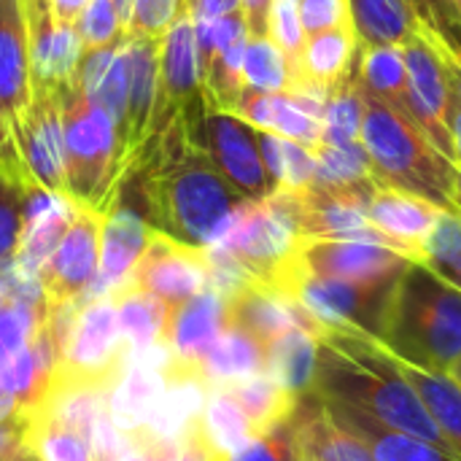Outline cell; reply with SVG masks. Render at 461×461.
Wrapping results in <instances>:
<instances>
[{"label": "cell", "mask_w": 461, "mask_h": 461, "mask_svg": "<svg viewBox=\"0 0 461 461\" xmlns=\"http://www.w3.org/2000/svg\"><path fill=\"white\" fill-rule=\"evenodd\" d=\"M454 3V8H456V14H459V19H461V0H451Z\"/></svg>", "instance_id": "6125c7cd"}, {"label": "cell", "mask_w": 461, "mask_h": 461, "mask_svg": "<svg viewBox=\"0 0 461 461\" xmlns=\"http://www.w3.org/2000/svg\"><path fill=\"white\" fill-rule=\"evenodd\" d=\"M348 22L362 46H402L419 27L408 0H346Z\"/></svg>", "instance_id": "f546056e"}, {"label": "cell", "mask_w": 461, "mask_h": 461, "mask_svg": "<svg viewBox=\"0 0 461 461\" xmlns=\"http://www.w3.org/2000/svg\"><path fill=\"white\" fill-rule=\"evenodd\" d=\"M65 130L68 197L105 213L116 203V189L130 167L116 124L76 84L59 100Z\"/></svg>", "instance_id": "5b68a950"}, {"label": "cell", "mask_w": 461, "mask_h": 461, "mask_svg": "<svg viewBox=\"0 0 461 461\" xmlns=\"http://www.w3.org/2000/svg\"><path fill=\"white\" fill-rule=\"evenodd\" d=\"M113 3H116V11H119L122 22L127 24V22H130V3H132V0H113Z\"/></svg>", "instance_id": "6f0895ef"}, {"label": "cell", "mask_w": 461, "mask_h": 461, "mask_svg": "<svg viewBox=\"0 0 461 461\" xmlns=\"http://www.w3.org/2000/svg\"><path fill=\"white\" fill-rule=\"evenodd\" d=\"M400 278L370 281V284L343 281V278L300 273L289 262L276 289L292 294L321 327L354 330L381 340Z\"/></svg>", "instance_id": "8992f818"}, {"label": "cell", "mask_w": 461, "mask_h": 461, "mask_svg": "<svg viewBox=\"0 0 461 461\" xmlns=\"http://www.w3.org/2000/svg\"><path fill=\"white\" fill-rule=\"evenodd\" d=\"M165 394V370L140 354H127L122 378L108 392V416L122 435L140 432L151 424Z\"/></svg>", "instance_id": "484cf974"}, {"label": "cell", "mask_w": 461, "mask_h": 461, "mask_svg": "<svg viewBox=\"0 0 461 461\" xmlns=\"http://www.w3.org/2000/svg\"><path fill=\"white\" fill-rule=\"evenodd\" d=\"M203 105H205V97H203V76H200L194 16L186 8L170 24V30L162 35L157 103H154V116H151L149 138H146L143 146L157 140L176 119H181V116L203 108Z\"/></svg>", "instance_id": "8fae6325"}, {"label": "cell", "mask_w": 461, "mask_h": 461, "mask_svg": "<svg viewBox=\"0 0 461 461\" xmlns=\"http://www.w3.org/2000/svg\"><path fill=\"white\" fill-rule=\"evenodd\" d=\"M394 357V354H392ZM397 359V357H394ZM402 375L411 381V386L419 392L421 402L427 405L429 416L446 435L451 451L461 459V386L448 373H432L413 367L402 359H397Z\"/></svg>", "instance_id": "d6a6232c"}, {"label": "cell", "mask_w": 461, "mask_h": 461, "mask_svg": "<svg viewBox=\"0 0 461 461\" xmlns=\"http://www.w3.org/2000/svg\"><path fill=\"white\" fill-rule=\"evenodd\" d=\"M184 11H186V0H132L127 32L162 38Z\"/></svg>", "instance_id": "b9f144b4"}, {"label": "cell", "mask_w": 461, "mask_h": 461, "mask_svg": "<svg viewBox=\"0 0 461 461\" xmlns=\"http://www.w3.org/2000/svg\"><path fill=\"white\" fill-rule=\"evenodd\" d=\"M319 346H321L319 332L294 327L265 348V373L276 378L286 392L303 397L313 386Z\"/></svg>", "instance_id": "83f0119b"}, {"label": "cell", "mask_w": 461, "mask_h": 461, "mask_svg": "<svg viewBox=\"0 0 461 461\" xmlns=\"http://www.w3.org/2000/svg\"><path fill=\"white\" fill-rule=\"evenodd\" d=\"M259 149L267 165V173L278 189H303L313 184L316 176V149H308L297 140L281 138L276 132L259 130Z\"/></svg>", "instance_id": "e575fe53"}, {"label": "cell", "mask_w": 461, "mask_h": 461, "mask_svg": "<svg viewBox=\"0 0 461 461\" xmlns=\"http://www.w3.org/2000/svg\"><path fill=\"white\" fill-rule=\"evenodd\" d=\"M138 159L146 167L143 192L151 216L149 224L181 243L197 249L216 246L249 203L219 173L208 151L189 138L181 119L143 146Z\"/></svg>", "instance_id": "6da1fadb"}, {"label": "cell", "mask_w": 461, "mask_h": 461, "mask_svg": "<svg viewBox=\"0 0 461 461\" xmlns=\"http://www.w3.org/2000/svg\"><path fill=\"white\" fill-rule=\"evenodd\" d=\"M435 273H440L443 278H448L454 286H459L461 289V251L459 254H454L451 259H443V262H438V265H429Z\"/></svg>", "instance_id": "f5cc1de1"}, {"label": "cell", "mask_w": 461, "mask_h": 461, "mask_svg": "<svg viewBox=\"0 0 461 461\" xmlns=\"http://www.w3.org/2000/svg\"><path fill=\"white\" fill-rule=\"evenodd\" d=\"M111 297L116 303L119 330L130 351H146L157 343H165L170 308L162 300L138 289L132 281L116 289Z\"/></svg>", "instance_id": "f1b7e54d"}, {"label": "cell", "mask_w": 461, "mask_h": 461, "mask_svg": "<svg viewBox=\"0 0 461 461\" xmlns=\"http://www.w3.org/2000/svg\"><path fill=\"white\" fill-rule=\"evenodd\" d=\"M130 281L162 300L170 311L208 289L211 267L208 251L181 243L165 232H151L146 251L140 254Z\"/></svg>", "instance_id": "4fadbf2b"}, {"label": "cell", "mask_w": 461, "mask_h": 461, "mask_svg": "<svg viewBox=\"0 0 461 461\" xmlns=\"http://www.w3.org/2000/svg\"><path fill=\"white\" fill-rule=\"evenodd\" d=\"M416 262L402 251L359 238L340 240H300L292 267L311 276L343 278V281H386L400 278L408 265Z\"/></svg>", "instance_id": "5bb4252c"}, {"label": "cell", "mask_w": 461, "mask_h": 461, "mask_svg": "<svg viewBox=\"0 0 461 461\" xmlns=\"http://www.w3.org/2000/svg\"><path fill=\"white\" fill-rule=\"evenodd\" d=\"M276 0H240L249 38H270V14Z\"/></svg>", "instance_id": "7dc6e473"}, {"label": "cell", "mask_w": 461, "mask_h": 461, "mask_svg": "<svg viewBox=\"0 0 461 461\" xmlns=\"http://www.w3.org/2000/svg\"><path fill=\"white\" fill-rule=\"evenodd\" d=\"M300 232L292 208L281 192L262 203H246L232 219L216 249L227 251L251 281L278 286L284 270L294 259ZM213 249V246H211Z\"/></svg>", "instance_id": "52a82bcc"}, {"label": "cell", "mask_w": 461, "mask_h": 461, "mask_svg": "<svg viewBox=\"0 0 461 461\" xmlns=\"http://www.w3.org/2000/svg\"><path fill=\"white\" fill-rule=\"evenodd\" d=\"M300 16H303L305 35L351 24L346 0H300Z\"/></svg>", "instance_id": "bcb514c9"}, {"label": "cell", "mask_w": 461, "mask_h": 461, "mask_svg": "<svg viewBox=\"0 0 461 461\" xmlns=\"http://www.w3.org/2000/svg\"><path fill=\"white\" fill-rule=\"evenodd\" d=\"M292 451H294L292 424L284 421L270 432L246 443L230 461H292Z\"/></svg>", "instance_id": "ee69618b"}, {"label": "cell", "mask_w": 461, "mask_h": 461, "mask_svg": "<svg viewBox=\"0 0 461 461\" xmlns=\"http://www.w3.org/2000/svg\"><path fill=\"white\" fill-rule=\"evenodd\" d=\"M357 81L365 92L381 97L402 116H411L408 108V70L402 46H362L357 59ZM416 124V122H413Z\"/></svg>", "instance_id": "1f68e13d"}, {"label": "cell", "mask_w": 461, "mask_h": 461, "mask_svg": "<svg viewBox=\"0 0 461 461\" xmlns=\"http://www.w3.org/2000/svg\"><path fill=\"white\" fill-rule=\"evenodd\" d=\"M362 89V86H359ZM365 119L359 140L370 157L373 176L381 186L402 189L432 205L456 213L454 208V170L435 143L400 111L381 97L365 92Z\"/></svg>", "instance_id": "277c9868"}, {"label": "cell", "mask_w": 461, "mask_h": 461, "mask_svg": "<svg viewBox=\"0 0 461 461\" xmlns=\"http://www.w3.org/2000/svg\"><path fill=\"white\" fill-rule=\"evenodd\" d=\"M397 359L451 373L461 359V289L424 262H411L402 273L384 338L378 340Z\"/></svg>", "instance_id": "3957f363"}, {"label": "cell", "mask_w": 461, "mask_h": 461, "mask_svg": "<svg viewBox=\"0 0 461 461\" xmlns=\"http://www.w3.org/2000/svg\"><path fill=\"white\" fill-rule=\"evenodd\" d=\"M8 132L32 181L49 192L68 194L65 130H62L59 100L46 92H32L27 108L19 113L16 124Z\"/></svg>", "instance_id": "2e32d148"}, {"label": "cell", "mask_w": 461, "mask_h": 461, "mask_svg": "<svg viewBox=\"0 0 461 461\" xmlns=\"http://www.w3.org/2000/svg\"><path fill=\"white\" fill-rule=\"evenodd\" d=\"M73 27L84 49H105L127 38V24L122 22L113 0H89Z\"/></svg>", "instance_id": "ab89813d"}, {"label": "cell", "mask_w": 461, "mask_h": 461, "mask_svg": "<svg viewBox=\"0 0 461 461\" xmlns=\"http://www.w3.org/2000/svg\"><path fill=\"white\" fill-rule=\"evenodd\" d=\"M411 5L424 30L446 41L454 51H461V19L451 0H411Z\"/></svg>", "instance_id": "7bdbcfd3"}, {"label": "cell", "mask_w": 461, "mask_h": 461, "mask_svg": "<svg viewBox=\"0 0 461 461\" xmlns=\"http://www.w3.org/2000/svg\"><path fill=\"white\" fill-rule=\"evenodd\" d=\"M192 429L213 461H230L246 443L257 438L249 416L224 386L208 392L203 413L194 419Z\"/></svg>", "instance_id": "4316f807"}, {"label": "cell", "mask_w": 461, "mask_h": 461, "mask_svg": "<svg viewBox=\"0 0 461 461\" xmlns=\"http://www.w3.org/2000/svg\"><path fill=\"white\" fill-rule=\"evenodd\" d=\"M448 375H451V378H454V381L461 386V359L454 365V367H451V373H448Z\"/></svg>", "instance_id": "91938a15"}, {"label": "cell", "mask_w": 461, "mask_h": 461, "mask_svg": "<svg viewBox=\"0 0 461 461\" xmlns=\"http://www.w3.org/2000/svg\"><path fill=\"white\" fill-rule=\"evenodd\" d=\"M86 3H89V0H49L54 16H57L62 24H76L78 16H81V11L86 8Z\"/></svg>", "instance_id": "f907efd6"}, {"label": "cell", "mask_w": 461, "mask_h": 461, "mask_svg": "<svg viewBox=\"0 0 461 461\" xmlns=\"http://www.w3.org/2000/svg\"><path fill=\"white\" fill-rule=\"evenodd\" d=\"M189 138L208 151L219 173L249 203H262L276 194V184L267 173L259 149V130L238 113L216 111L208 103L189 116H181Z\"/></svg>", "instance_id": "ba28073f"}, {"label": "cell", "mask_w": 461, "mask_h": 461, "mask_svg": "<svg viewBox=\"0 0 461 461\" xmlns=\"http://www.w3.org/2000/svg\"><path fill=\"white\" fill-rule=\"evenodd\" d=\"M435 38H438V35H435ZM438 43H440V51H443V57H446V62H448L451 81H454V92H456V97H461V51H454V49L446 46V41H440V38H438Z\"/></svg>", "instance_id": "816d5d0a"}, {"label": "cell", "mask_w": 461, "mask_h": 461, "mask_svg": "<svg viewBox=\"0 0 461 461\" xmlns=\"http://www.w3.org/2000/svg\"><path fill=\"white\" fill-rule=\"evenodd\" d=\"M243 81L249 89L284 95L294 89V70L273 38H249L243 51Z\"/></svg>", "instance_id": "f35d334b"}, {"label": "cell", "mask_w": 461, "mask_h": 461, "mask_svg": "<svg viewBox=\"0 0 461 461\" xmlns=\"http://www.w3.org/2000/svg\"><path fill=\"white\" fill-rule=\"evenodd\" d=\"M76 200L68 194H57L43 189L41 184H32L27 192V219H24V232L16 249V262L24 273L38 276L43 265L51 259L57 251L59 240L65 238L73 216H76Z\"/></svg>", "instance_id": "7402d4cb"}, {"label": "cell", "mask_w": 461, "mask_h": 461, "mask_svg": "<svg viewBox=\"0 0 461 461\" xmlns=\"http://www.w3.org/2000/svg\"><path fill=\"white\" fill-rule=\"evenodd\" d=\"M127 354L130 348L119 330L113 297L89 300L84 303L70 343L57 362L51 392L68 386L111 389L127 367Z\"/></svg>", "instance_id": "9c48e42d"}, {"label": "cell", "mask_w": 461, "mask_h": 461, "mask_svg": "<svg viewBox=\"0 0 461 461\" xmlns=\"http://www.w3.org/2000/svg\"><path fill=\"white\" fill-rule=\"evenodd\" d=\"M122 461H178V443L157 438L149 429L124 435Z\"/></svg>", "instance_id": "f6af8a7d"}, {"label": "cell", "mask_w": 461, "mask_h": 461, "mask_svg": "<svg viewBox=\"0 0 461 461\" xmlns=\"http://www.w3.org/2000/svg\"><path fill=\"white\" fill-rule=\"evenodd\" d=\"M27 446L43 461H95L89 438L49 411L27 416Z\"/></svg>", "instance_id": "d590c367"}, {"label": "cell", "mask_w": 461, "mask_h": 461, "mask_svg": "<svg viewBox=\"0 0 461 461\" xmlns=\"http://www.w3.org/2000/svg\"><path fill=\"white\" fill-rule=\"evenodd\" d=\"M408 70V108L416 127L435 143V149L456 165L451 116H454V81L438 38L421 24L402 41Z\"/></svg>", "instance_id": "30bf717a"}, {"label": "cell", "mask_w": 461, "mask_h": 461, "mask_svg": "<svg viewBox=\"0 0 461 461\" xmlns=\"http://www.w3.org/2000/svg\"><path fill=\"white\" fill-rule=\"evenodd\" d=\"M270 38L278 43V49L286 54L294 78H297V68H300V54L305 46V27H303V16H300V0H276L273 3V14H270Z\"/></svg>", "instance_id": "60d3db41"}, {"label": "cell", "mask_w": 461, "mask_h": 461, "mask_svg": "<svg viewBox=\"0 0 461 461\" xmlns=\"http://www.w3.org/2000/svg\"><path fill=\"white\" fill-rule=\"evenodd\" d=\"M227 327H230L227 297L219 294L213 286L203 289L184 305L173 308L170 321H167V335H165V343L173 354L170 365L200 373L203 359L208 357V351L213 348V343Z\"/></svg>", "instance_id": "d6986e66"}, {"label": "cell", "mask_w": 461, "mask_h": 461, "mask_svg": "<svg viewBox=\"0 0 461 461\" xmlns=\"http://www.w3.org/2000/svg\"><path fill=\"white\" fill-rule=\"evenodd\" d=\"M0 461H11V459H0Z\"/></svg>", "instance_id": "be15d7a7"}, {"label": "cell", "mask_w": 461, "mask_h": 461, "mask_svg": "<svg viewBox=\"0 0 461 461\" xmlns=\"http://www.w3.org/2000/svg\"><path fill=\"white\" fill-rule=\"evenodd\" d=\"M11 461H43V459H41L30 446H24V448H22V451H19V454H16Z\"/></svg>", "instance_id": "9f6ffc18"}, {"label": "cell", "mask_w": 461, "mask_h": 461, "mask_svg": "<svg viewBox=\"0 0 461 461\" xmlns=\"http://www.w3.org/2000/svg\"><path fill=\"white\" fill-rule=\"evenodd\" d=\"M208 389L232 386L257 373H265V348L238 327H227L200 365Z\"/></svg>", "instance_id": "4dcf8cb0"}, {"label": "cell", "mask_w": 461, "mask_h": 461, "mask_svg": "<svg viewBox=\"0 0 461 461\" xmlns=\"http://www.w3.org/2000/svg\"><path fill=\"white\" fill-rule=\"evenodd\" d=\"M100 230L103 213L78 203L65 238L41 270V284L49 303L86 297L100 270Z\"/></svg>", "instance_id": "9a60e30c"}, {"label": "cell", "mask_w": 461, "mask_h": 461, "mask_svg": "<svg viewBox=\"0 0 461 461\" xmlns=\"http://www.w3.org/2000/svg\"><path fill=\"white\" fill-rule=\"evenodd\" d=\"M359 59V54H357ZM362 119H365V95L357 81V65L354 70L338 81L324 103V140L321 143H354L359 140L362 132Z\"/></svg>", "instance_id": "8d00e7d4"}, {"label": "cell", "mask_w": 461, "mask_h": 461, "mask_svg": "<svg viewBox=\"0 0 461 461\" xmlns=\"http://www.w3.org/2000/svg\"><path fill=\"white\" fill-rule=\"evenodd\" d=\"M227 319L230 327L243 330L262 348H267L273 340L294 327H305L319 335L324 332V327L292 294H284L281 289L259 281H249L227 297Z\"/></svg>", "instance_id": "e0dca14e"}, {"label": "cell", "mask_w": 461, "mask_h": 461, "mask_svg": "<svg viewBox=\"0 0 461 461\" xmlns=\"http://www.w3.org/2000/svg\"><path fill=\"white\" fill-rule=\"evenodd\" d=\"M454 208L461 216V162H456V170H454Z\"/></svg>", "instance_id": "11a10c76"}, {"label": "cell", "mask_w": 461, "mask_h": 461, "mask_svg": "<svg viewBox=\"0 0 461 461\" xmlns=\"http://www.w3.org/2000/svg\"><path fill=\"white\" fill-rule=\"evenodd\" d=\"M311 392L321 400L351 405L384 427L451 451L397 359L370 335L324 327Z\"/></svg>", "instance_id": "7a4b0ae2"}, {"label": "cell", "mask_w": 461, "mask_h": 461, "mask_svg": "<svg viewBox=\"0 0 461 461\" xmlns=\"http://www.w3.org/2000/svg\"><path fill=\"white\" fill-rule=\"evenodd\" d=\"M159 46L162 38L127 32V154L130 165L138 159L157 103L159 86Z\"/></svg>", "instance_id": "cb8c5ba5"}, {"label": "cell", "mask_w": 461, "mask_h": 461, "mask_svg": "<svg viewBox=\"0 0 461 461\" xmlns=\"http://www.w3.org/2000/svg\"><path fill=\"white\" fill-rule=\"evenodd\" d=\"M154 227L140 219L135 211L113 203L103 213V230H100V270L86 292L84 303L97 300V297H111L116 289L130 284V276L146 251L151 240Z\"/></svg>", "instance_id": "ac0fdd59"}, {"label": "cell", "mask_w": 461, "mask_h": 461, "mask_svg": "<svg viewBox=\"0 0 461 461\" xmlns=\"http://www.w3.org/2000/svg\"><path fill=\"white\" fill-rule=\"evenodd\" d=\"M32 97L30 32L22 0H0V124L11 130Z\"/></svg>", "instance_id": "ffe728a7"}, {"label": "cell", "mask_w": 461, "mask_h": 461, "mask_svg": "<svg viewBox=\"0 0 461 461\" xmlns=\"http://www.w3.org/2000/svg\"><path fill=\"white\" fill-rule=\"evenodd\" d=\"M408 3H411V0H408Z\"/></svg>", "instance_id": "e7e4bbea"}, {"label": "cell", "mask_w": 461, "mask_h": 461, "mask_svg": "<svg viewBox=\"0 0 461 461\" xmlns=\"http://www.w3.org/2000/svg\"><path fill=\"white\" fill-rule=\"evenodd\" d=\"M357 54H359V41L351 24L308 35L300 54V68L292 92L327 103L330 89L354 70Z\"/></svg>", "instance_id": "603a6c76"}, {"label": "cell", "mask_w": 461, "mask_h": 461, "mask_svg": "<svg viewBox=\"0 0 461 461\" xmlns=\"http://www.w3.org/2000/svg\"><path fill=\"white\" fill-rule=\"evenodd\" d=\"M186 8L194 19H216L240 11V0H186Z\"/></svg>", "instance_id": "681fc988"}, {"label": "cell", "mask_w": 461, "mask_h": 461, "mask_svg": "<svg viewBox=\"0 0 461 461\" xmlns=\"http://www.w3.org/2000/svg\"><path fill=\"white\" fill-rule=\"evenodd\" d=\"M451 138H454V157L461 162V97L454 92V116H451Z\"/></svg>", "instance_id": "db71d44e"}, {"label": "cell", "mask_w": 461, "mask_h": 461, "mask_svg": "<svg viewBox=\"0 0 461 461\" xmlns=\"http://www.w3.org/2000/svg\"><path fill=\"white\" fill-rule=\"evenodd\" d=\"M292 438H294V435H292ZM292 461H313V459H311V456H308V454H305V451H303V448H300V446L294 443V451H292Z\"/></svg>", "instance_id": "680465c9"}, {"label": "cell", "mask_w": 461, "mask_h": 461, "mask_svg": "<svg viewBox=\"0 0 461 461\" xmlns=\"http://www.w3.org/2000/svg\"><path fill=\"white\" fill-rule=\"evenodd\" d=\"M321 400V397H319ZM327 413L332 416V421L338 427H343L346 432H351L367 451L373 461H461L451 451L427 443L421 438L405 435L400 429L384 427L381 421L370 419L367 413L343 405V402H332V400H321Z\"/></svg>", "instance_id": "d4e9b609"}, {"label": "cell", "mask_w": 461, "mask_h": 461, "mask_svg": "<svg viewBox=\"0 0 461 461\" xmlns=\"http://www.w3.org/2000/svg\"><path fill=\"white\" fill-rule=\"evenodd\" d=\"M313 184H321V186H370V184H378L362 140L321 143L316 149Z\"/></svg>", "instance_id": "74e56055"}, {"label": "cell", "mask_w": 461, "mask_h": 461, "mask_svg": "<svg viewBox=\"0 0 461 461\" xmlns=\"http://www.w3.org/2000/svg\"><path fill=\"white\" fill-rule=\"evenodd\" d=\"M230 389V394L238 400V405L243 408V413L249 416L254 435H265L273 427L284 424L292 419L294 408H297V394L286 392L276 378H270L267 373H257L246 381H238Z\"/></svg>", "instance_id": "836d02e7"}, {"label": "cell", "mask_w": 461, "mask_h": 461, "mask_svg": "<svg viewBox=\"0 0 461 461\" xmlns=\"http://www.w3.org/2000/svg\"><path fill=\"white\" fill-rule=\"evenodd\" d=\"M30 32V84L62 100L78 84V62L84 54L73 24H62L49 0H22Z\"/></svg>", "instance_id": "7c38bea8"}, {"label": "cell", "mask_w": 461, "mask_h": 461, "mask_svg": "<svg viewBox=\"0 0 461 461\" xmlns=\"http://www.w3.org/2000/svg\"><path fill=\"white\" fill-rule=\"evenodd\" d=\"M27 446V416L0 424V459H14Z\"/></svg>", "instance_id": "c3c4849f"}, {"label": "cell", "mask_w": 461, "mask_h": 461, "mask_svg": "<svg viewBox=\"0 0 461 461\" xmlns=\"http://www.w3.org/2000/svg\"><path fill=\"white\" fill-rule=\"evenodd\" d=\"M5 303H8V300H5V292H3V286H0V311L5 308Z\"/></svg>", "instance_id": "94428289"}, {"label": "cell", "mask_w": 461, "mask_h": 461, "mask_svg": "<svg viewBox=\"0 0 461 461\" xmlns=\"http://www.w3.org/2000/svg\"><path fill=\"white\" fill-rule=\"evenodd\" d=\"M443 208L432 205L424 197H416L402 189L381 186L373 192L367 203V219L375 230H381L397 251L408 254L411 259H421L424 243L435 230Z\"/></svg>", "instance_id": "44dd1931"}]
</instances>
